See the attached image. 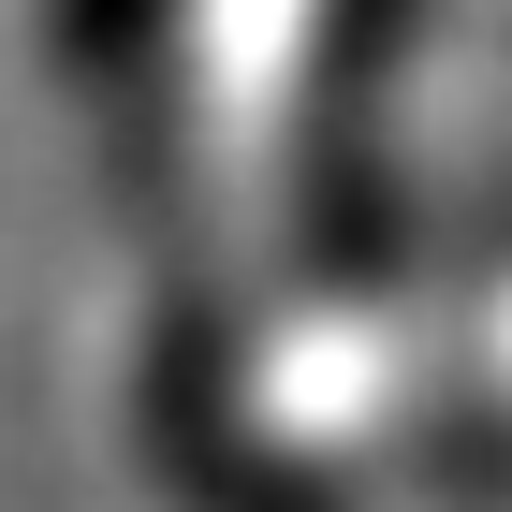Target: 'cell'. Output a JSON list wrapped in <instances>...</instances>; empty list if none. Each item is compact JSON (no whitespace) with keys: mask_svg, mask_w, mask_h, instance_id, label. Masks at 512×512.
Here are the masks:
<instances>
[{"mask_svg":"<svg viewBox=\"0 0 512 512\" xmlns=\"http://www.w3.org/2000/svg\"><path fill=\"white\" fill-rule=\"evenodd\" d=\"M425 0H322V59H308V249L322 264H381L395 249V176H381V103L410 59Z\"/></svg>","mask_w":512,"mask_h":512,"instance_id":"1","label":"cell"},{"mask_svg":"<svg viewBox=\"0 0 512 512\" xmlns=\"http://www.w3.org/2000/svg\"><path fill=\"white\" fill-rule=\"evenodd\" d=\"M161 454H176V483H191L205 512H322L293 469H264V454H249V425H235L205 381H161Z\"/></svg>","mask_w":512,"mask_h":512,"instance_id":"2","label":"cell"},{"mask_svg":"<svg viewBox=\"0 0 512 512\" xmlns=\"http://www.w3.org/2000/svg\"><path fill=\"white\" fill-rule=\"evenodd\" d=\"M410 483L469 498V512H512V425H425L410 439Z\"/></svg>","mask_w":512,"mask_h":512,"instance_id":"3","label":"cell"}]
</instances>
